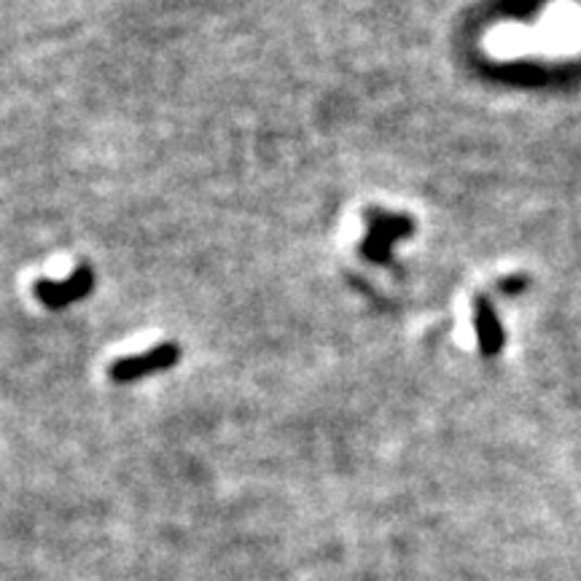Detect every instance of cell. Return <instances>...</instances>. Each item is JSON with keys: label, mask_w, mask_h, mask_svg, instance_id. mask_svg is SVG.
I'll use <instances>...</instances> for the list:
<instances>
[{"label": "cell", "mask_w": 581, "mask_h": 581, "mask_svg": "<svg viewBox=\"0 0 581 581\" xmlns=\"http://www.w3.org/2000/svg\"><path fill=\"white\" fill-rule=\"evenodd\" d=\"M479 340H482V348L484 353H495V350L501 348V329H498V320H495V315L490 313L488 307H479Z\"/></svg>", "instance_id": "cell-1"}]
</instances>
